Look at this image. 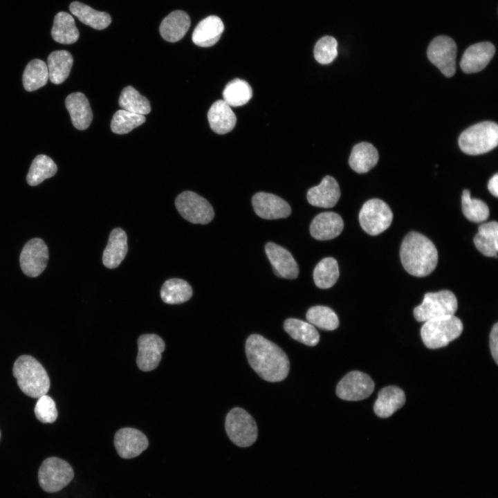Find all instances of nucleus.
<instances>
[{
	"label": "nucleus",
	"mask_w": 498,
	"mask_h": 498,
	"mask_svg": "<svg viewBox=\"0 0 498 498\" xmlns=\"http://www.w3.org/2000/svg\"><path fill=\"white\" fill-rule=\"evenodd\" d=\"M138 347L136 363L138 368L144 371L156 369L165 348L163 340L156 334H143L138 339Z\"/></svg>",
	"instance_id": "4468645a"
},
{
	"label": "nucleus",
	"mask_w": 498,
	"mask_h": 498,
	"mask_svg": "<svg viewBox=\"0 0 498 498\" xmlns=\"http://www.w3.org/2000/svg\"><path fill=\"white\" fill-rule=\"evenodd\" d=\"M284 329L293 339L307 346L314 347L320 341L319 333L308 322L295 318H288L284 321Z\"/></svg>",
	"instance_id": "2f4dec72"
},
{
	"label": "nucleus",
	"mask_w": 498,
	"mask_h": 498,
	"mask_svg": "<svg viewBox=\"0 0 498 498\" xmlns=\"http://www.w3.org/2000/svg\"><path fill=\"white\" fill-rule=\"evenodd\" d=\"M34 411L36 418L44 423H52L57 418L55 403L46 394L38 398Z\"/></svg>",
	"instance_id": "37998d69"
},
{
	"label": "nucleus",
	"mask_w": 498,
	"mask_h": 498,
	"mask_svg": "<svg viewBox=\"0 0 498 498\" xmlns=\"http://www.w3.org/2000/svg\"><path fill=\"white\" fill-rule=\"evenodd\" d=\"M393 213L389 206L379 199L366 201L359 213V221L363 230L375 236L386 230L391 225Z\"/></svg>",
	"instance_id": "1a4fd4ad"
},
{
	"label": "nucleus",
	"mask_w": 498,
	"mask_h": 498,
	"mask_svg": "<svg viewBox=\"0 0 498 498\" xmlns=\"http://www.w3.org/2000/svg\"><path fill=\"white\" fill-rule=\"evenodd\" d=\"M73 63V57L68 51L52 52L47 59L48 79L55 84L62 83L68 77Z\"/></svg>",
	"instance_id": "c85d7f7f"
},
{
	"label": "nucleus",
	"mask_w": 498,
	"mask_h": 498,
	"mask_svg": "<svg viewBox=\"0 0 498 498\" xmlns=\"http://www.w3.org/2000/svg\"><path fill=\"white\" fill-rule=\"evenodd\" d=\"M458 142L461 150L466 154L487 153L498 145V125L491 121L477 123L461 133Z\"/></svg>",
	"instance_id": "20e7f679"
},
{
	"label": "nucleus",
	"mask_w": 498,
	"mask_h": 498,
	"mask_svg": "<svg viewBox=\"0 0 498 498\" xmlns=\"http://www.w3.org/2000/svg\"><path fill=\"white\" fill-rule=\"evenodd\" d=\"M225 427L229 439L237 446L249 447L257 439L258 429L255 419L241 407H234L228 413Z\"/></svg>",
	"instance_id": "0eeeda50"
},
{
	"label": "nucleus",
	"mask_w": 498,
	"mask_h": 498,
	"mask_svg": "<svg viewBox=\"0 0 498 498\" xmlns=\"http://www.w3.org/2000/svg\"><path fill=\"white\" fill-rule=\"evenodd\" d=\"M69 10L82 23L94 29H104L111 22V16L108 13L95 10L79 1L72 2Z\"/></svg>",
	"instance_id": "c756f323"
},
{
	"label": "nucleus",
	"mask_w": 498,
	"mask_h": 498,
	"mask_svg": "<svg viewBox=\"0 0 498 498\" xmlns=\"http://www.w3.org/2000/svg\"><path fill=\"white\" fill-rule=\"evenodd\" d=\"M245 348L250 367L262 379L275 382L286 378L290 362L275 343L261 335L252 334L246 340Z\"/></svg>",
	"instance_id": "f257e3e1"
},
{
	"label": "nucleus",
	"mask_w": 498,
	"mask_h": 498,
	"mask_svg": "<svg viewBox=\"0 0 498 498\" xmlns=\"http://www.w3.org/2000/svg\"><path fill=\"white\" fill-rule=\"evenodd\" d=\"M73 477L74 471L71 465L55 456L44 459L38 470V481L41 488L50 493L63 489Z\"/></svg>",
	"instance_id": "6e6552de"
},
{
	"label": "nucleus",
	"mask_w": 498,
	"mask_h": 498,
	"mask_svg": "<svg viewBox=\"0 0 498 498\" xmlns=\"http://www.w3.org/2000/svg\"><path fill=\"white\" fill-rule=\"evenodd\" d=\"M191 286L185 280L172 278L167 280L160 289L163 301L168 304H178L188 301L192 296Z\"/></svg>",
	"instance_id": "473e14b6"
},
{
	"label": "nucleus",
	"mask_w": 498,
	"mask_h": 498,
	"mask_svg": "<svg viewBox=\"0 0 498 498\" xmlns=\"http://www.w3.org/2000/svg\"><path fill=\"white\" fill-rule=\"evenodd\" d=\"M0 439H1V432H0Z\"/></svg>",
	"instance_id": "49530a36"
},
{
	"label": "nucleus",
	"mask_w": 498,
	"mask_h": 498,
	"mask_svg": "<svg viewBox=\"0 0 498 498\" xmlns=\"http://www.w3.org/2000/svg\"><path fill=\"white\" fill-rule=\"evenodd\" d=\"M127 251V237L125 232L120 228L113 229L110 233L103 252V264L108 268H117L124 259Z\"/></svg>",
	"instance_id": "5701e85b"
},
{
	"label": "nucleus",
	"mask_w": 498,
	"mask_h": 498,
	"mask_svg": "<svg viewBox=\"0 0 498 498\" xmlns=\"http://www.w3.org/2000/svg\"><path fill=\"white\" fill-rule=\"evenodd\" d=\"M343 228V220L338 214L324 212L317 214L313 219L310 225V232L315 239L330 240L339 236Z\"/></svg>",
	"instance_id": "aec40b11"
},
{
	"label": "nucleus",
	"mask_w": 498,
	"mask_h": 498,
	"mask_svg": "<svg viewBox=\"0 0 498 498\" xmlns=\"http://www.w3.org/2000/svg\"><path fill=\"white\" fill-rule=\"evenodd\" d=\"M208 119L212 131L218 134L230 132L237 122L234 113L223 100L212 104L208 113Z\"/></svg>",
	"instance_id": "a878e982"
},
{
	"label": "nucleus",
	"mask_w": 498,
	"mask_h": 498,
	"mask_svg": "<svg viewBox=\"0 0 498 498\" xmlns=\"http://www.w3.org/2000/svg\"><path fill=\"white\" fill-rule=\"evenodd\" d=\"M51 36L60 44L75 43L79 38V31L73 17L66 12H59L54 17Z\"/></svg>",
	"instance_id": "7c9ffc66"
},
{
	"label": "nucleus",
	"mask_w": 498,
	"mask_h": 498,
	"mask_svg": "<svg viewBox=\"0 0 498 498\" xmlns=\"http://www.w3.org/2000/svg\"><path fill=\"white\" fill-rule=\"evenodd\" d=\"M490 349L496 364H498V323L492 326L490 333Z\"/></svg>",
	"instance_id": "c03bdc74"
},
{
	"label": "nucleus",
	"mask_w": 498,
	"mask_h": 498,
	"mask_svg": "<svg viewBox=\"0 0 498 498\" xmlns=\"http://www.w3.org/2000/svg\"><path fill=\"white\" fill-rule=\"evenodd\" d=\"M252 204L257 215L265 219L286 218L291 213L289 204L273 194L256 193L252 198Z\"/></svg>",
	"instance_id": "dca6fc26"
},
{
	"label": "nucleus",
	"mask_w": 498,
	"mask_h": 498,
	"mask_svg": "<svg viewBox=\"0 0 498 498\" xmlns=\"http://www.w3.org/2000/svg\"><path fill=\"white\" fill-rule=\"evenodd\" d=\"M339 277V268L337 261L333 257L322 259L313 270L315 284L320 288L332 287Z\"/></svg>",
	"instance_id": "c9c22d12"
},
{
	"label": "nucleus",
	"mask_w": 498,
	"mask_h": 498,
	"mask_svg": "<svg viewBox=\"0 0 498 498\" xmlns=\"http://www.w3.org/2000/svg\"><path fill=\"white\" fill-rule=\"evenodd\" d=\"M458 302L455 295L450 290H443L425 294L422 303L414 308V318L420 322L454 315Z\"/></svg>",
	"instance_id": "423d86ee"
},
{
	"label": "nucleus",
	"mask_w": 498,
	"mask_h": 498,
	"mask_svg": "<svg viewBox=\"0 0 498 498\" xmlns=\"http://www.w3.org/2000/svg\"><path fill=\"white\" fill-rule=\"evenodd\" d=\"M191 24L189 15L183 10H174L162 21L159 30L162 37L169 42H176L187 33Z\"/></svg>",
	"instance_id": "393cba45"
},
{
	"label": "nucleus",
	"mask_w": 498,
	"mask_h": 498,
	"mask_svg": "<svg viewBox=\"0 0 498 498\" xmlns=\"http://www.w3.org/2000/svg\"><path fill=\"white\" fill-rule=\"evenodd\" d=\"M405 403L404 391L396 386L382 388L378 394L374 405L375 414L380 418H387L402 407Z\"/></svg>",
	"instance_id": "b1692460"
},
{
	"label": "nucleus",
	"mask_w": 498,
	"mask_h": 498,
	"mask_svg": "<svg viewBox=\"0 0 498 498\" xmlns=\"http://www.w3.org/2000/svg\"><path fill=\"white\" fill-rule=\"evenodd\" d=\"M175 205L179 214L192 223L207 224L214 216L210 203L194 192L185 191L181 193L175 200Z\"/></svg>",
	"instance_id": "9d476101"
},
{
	"label": "nucleus",
	"mask_w": 498,
	"mask_h": 498,
	"mask_svg": "<svg viewBox=\"0 0 498 498\" xmlns=\"http://www.w3.org/2000/svg\"><path fill=\"white\" fill-rule=\"evenodd\" d=\"M461 204L463 214L469 221L481 223L488 219L490 212L487 204L478 199H472L468 190L463 191Z\"/></svg>",
	"instance_id": "ea45409f"
},
{
	"label": "nucleus",
	"mask_w": 498,
	"mask_h": 498,
	"mask_svg": "<svg viewBox=\"0 0 498 498\" xmlns=\"http://www.w3.org/2000/svg\"><path fill=\"white\" fill-rule=\"evenodd\" d=\"M338 42L331 36H325L317 41L314 48V57L322 64L332 62L338 55Z\"/></svg>",
	"instance_id": "79ce46f5"
},
{
	"label": "nucleus",
	"mask_w": 498,
	"mask_h": 498,
	"mask_svg": "<svg viewBox=\"0 0 498 498\" xmlns=\"http://www.w3.org/2000/svg\"><path fill=\"white\" fill-rule=\"evenodd\" d=\"M48 80V67L44 61L35 59L28 63L23 73V85L26 91H35L46 85Z\"/></svg>",
	"instance_id": "72a5a7b5"
},
{
	"label": "nucleus",
	"mask_w": 498,
	"mask_h": 498,
	"mask_svg": "<svg viewBox=\"0 0 498 498\" xmlns=\"http://www.w3.org/2000/svg\"><path fill=\"white\" fill-rule=\"evenodd\" d=\"M265 251L277 276L288 279L297 277L299 267L289 251L273 242L266 244Z\"/></svg>",
	"instance_id": "f3484780"
},
{
	"label": "nucleus",
	"mask_w": 498,
	"mask_h": 498,
	"mask_svg": "<svg viewBox=\"0 0 498 498\" xmlns=\"http://www.w3.org/2000/svg\"><path fill=\"white\" fill-rule=\"evenodd\" d=\"M145 122L144 115L134 113L124 109L117 111L111 120V129L117 134H124Z\"/></svg>",
	"instance_id": "a19ab883"
},
{
	"label": "nucleus",
	"mask_w": 498,
	"mask_h": 498,
	"mask_svg": "<svg viewBox=\"0 0 498 498\" xmlns=\"http://www.w3.org/2000/svg\"><path fill=\"white\" fill-rule=\"evenodd\" d=\"M251 86L245 80L234 79L229 82L223 91V100L230 107H239L246 104L252 98Z\"/></svg>",
	"instance_id": "e433bc0d"
},
{
	"label": "nucleus",
	"mask_w": 498,
	"mask_h": 498,
	"mask_svg": "<svg viewBox=\"0 0 498 498\" xmlns=\"http://www.w3.org/2000/svg\"><path fill=\"white\" fill-rule=\"evenodd\" d=\"M12 374L20 389L29 397L39 398L46 394L50 389V379L46 371L31 356H20L13 365Z\"/></svg>",
	"instance_id": "7ed1b4c3"
},
{
	"label": "nucleus",
	"mask_w": 498,
	"mask_h": 498,
	"mask_svg": "<svg viewBox=\"0 0 498 498\" xmlns=\"http://www.w3.org/2000/svg\"><path fill=\"white\" fill-rule=\"evenodd\" d=\"M65 105L76 129L84 130L89 127L93 120V113L88 99L83 93H71L65 100Z\"/></svg>",
	"instance_id": "412c9836"
},
{
	"label": "nucleus",
	"mask_w": 498,
	"mask_h": 498,
	"mask_svg": "<svg viewBox=\"0 0 498 498\" xmlns=\"http://www.w3.org/2000/svg\"><path fill=\"white\" fill-rule=\"evenodd\" d=\"M374 387V382L369 375L352 371L340 380L335 391L342 400L358 401L368 398L373 393Z\"/></svg>",
	"instance_id": "f8f14e48"
},
{
	"label": "nucleus",
	"mask_w": 498,
	"mask_h": 498,
	"mask_svg": "<svg viewBox=\"0 0 498 498\" xmlns=\"http://www.w3.org/2000/svg\"><path fill=\"white\" fill-rule=\"evenodd\" d=\"M400 257L405 270L415 277L430 275L438 263V251L433 242L425 235L410 232L403 239Z\"/></svg>",
	"instance_id": "f03ea898"
},
{
	"label": "nucleus",
	"mask_w": 498,
	"mask_h": 498,
	"mask_svg": "<svg viewBox=\"0 0 498 498\" xmlns=\"http://www.w3.org/2000/svg\"><path fill=\"white\" fill-rule=\"evenodd\" d=\"M306 197L308 203L313 206L332 208L340 197L339 185L333 177L326 176L318 185L308 190Z\"/></svg>",
	"instance_id": "6ab92c4d"
},
{
	"label": "nucleus",
	"mask_w": 498,
	"mask_h": 498,
	"mask_svg": "<svg viewBox=\"0 0 498 498\" xmlns=\"http://www.w3.org/2000/svg\"><path fill=\"white\" fill-rule=\"evenodd\" d=\"M118 103L122 109L134 113L145 116L151 111L149 100L131 86L123 89Z\"/></svg>",
	"instance_id": "4c0bfd02"
},
{
	"label": "nucleus",
	"mask_w": 498,
	"mask_h": 498,
	"mask_svg": "<svg viewBox=\"0 0 498 498\" xmlns=\"http://www.w3.org/2000/svg\"><path fill=\"white\" fill-rule=\"evenodd\" d=\"M57 171L54 161L48 156L38 155L31 163L26 180L28 185L36 186L45 179L53 176Z\"/></svg>",
	"instance_id": "f704fd0d"
},
{
	"label": "nucleus",
	"mask_w": 498,
	"mask_h": 498,
	"mask_svg": "<svg viewBox=\"0 0 498 498\" xmlns=\"http://www.w3.org/2000/svg\"><path fill=\"white\" fill-rule=\"evenodd\" d=\"M378 152L376 147L367 142L356 145L351 152L349 163L351 168L357 173H367L378 163Z\"/></svg>",
	"instance_id": "bb28decb"
},
{
	"label": "nucleus",
	"mask_w": 498,
	"mask_h": 498,
	"mask_svg": "<svg viewBox=\"0 0 498 498\" xmlns=\"http://www.w3.org/2000/svg\"><path fill=\"white\" fill-rule=\"evenodd\" d=\"M474 244L484 256L497 257L498 223L490 221L479 225L478 232L474 237Z\"/></svg>",
	"instance_id": "cd10ccee"
},
{
	"label": "nucleus",
	"mask_w": 498,
	"mask_h": 498,
	"mask_svg": "<svg viewBox=\"0 0 498 498\" xmlns=\"http://www.w3.org/2000/svg\"><path fill=\"white\" fill-rule=\"evenodd\" d=\"M495 46L488 42L474 44L464 52L460 66L465 73H474L482 71L493 57Z\"/></svg>",
	"instance_id": "a211bd4d"
},
{
	"label": "nucleus",
	"mask_w": 498,
	"mask_h": 498,
	"mask_svg": "<svg viewBox=\"0 0 498 498\" xmlns=\"http://www.w3.org/2000/svg\"><path fill=\"white\" fill-rule=\"evenodd\" d=\"M114 445L121 458L132 459L139 456L147 448L149 441L140 430L123 427L116 432Z\"/></svg>",
	"instance_id": "2eb2a0df"
},
{
	"label": "nucleus",
	"mask_w": 498,
	"mask_h": 498,
	"mask_svg": "<svg viewBox=\"0 0 498 498\" xmlns=\"http://www.w3.org/2000/svg\"><path fill=\"white\" fill-rule=\"evenodd\" d=\"M463 329L462 322L454 315L435 318L424 322L421 336L427 348L435 349L444 347L456 339Z\"/></svg>",
	"instance_id": "39448f33"
},
{
	"label": "nucleus",
	"mask_w": 498,
	"mask_h": 498,
	"mask_svg": "<svg viewBox=\"0 0 498 498\" xmlns=\"http://www.w3.org/2000/svg\"><path fill=\"white\" fill-rule=\"evenodd\" d=\"M488 189L494 196H498V174L497 173L489 180Z\"/></svg>",
	"instance_id": "a18cd8bd"
},
{
	"label": "nucleus",
	"mask_w": 498,
	"mask_h": 498,
	"mask_svg": "<svg viewBox=\"0 0 498 498\" xmlns=\"http://www.w3.org/2000/svg\"><path fill=\"white\" fill-rule=\"evenodd\" d=\"M456 45L450 37L440 35L430 42L427 55L431 63L435 65L445 77L455 74Z\"/></svg>",
	"instance_id": "9b49d317"
},
{
	"label": "nucleus",
	"mask_w": 498,
	"mask_h": 498,
	"mask_svg": "<svg viewBox=\"0 0 498 498\" xmlns=\"http://www.w3.org/2000/svg\"><path fill=\"white\" fill-rule=\"evenodd\" d=\"M306 317L309 323L323 330L333 331L339 326L338 315L328 306H312L308 310Z\"/></svg>",
	"instance_id": "58836bf2"
},
{
	"label": "nucleus",
	"mask_w": 498,
	"mask_h": 498,
	"mask_svg": "<svg viewBox=\"0 0 498 498\" xmlns=\"http://www.w3.org/2000/svg\"><path fill=\"white\" fill-rule=\"evenodd\" d=\"M224 30L221 19L215 15L208 16L197 24L192 33L193 42L201 47L214 45Z\"/></svg>",
	"instance_id": "4be33fe9"
},
{
	"label": "nucleus",
	"mask_w": 498,
	"mask_h": 498,
	"mask_svg": "<svg viewBox=\"0 0 498 498\" xmlns=\"http://www.w3.org/2000/svg\"><path fill=\"white\" fill-rule=\"evenodd\" d=\"M48 260V249L39 238H33L24 246L19 258L23 273L30 277L39 276L46 268Z\"/></svg>",
	"instance_id": "ddd939ff"
}]
</instances>
